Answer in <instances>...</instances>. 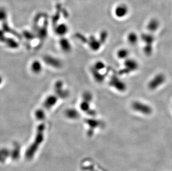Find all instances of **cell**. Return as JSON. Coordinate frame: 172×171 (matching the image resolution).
Listing matches in <instances>:
<instances>
[{
	"label": "cell",
	"mask_w": 172,
	"mask_h": 171,
	"mask_svg": "<svg viewBox=\"0 0 172 171\" xmlns=\"http://www.w3.org/2000/svg\"><path fill=\"white\" fill-rule=\"evenodd\" d=\"M132 108L135 111L144 115H149L152 113V108L148 104L139 101H134L132 104Z\"/></svg>",
	"instance_id": "1"
},
{
	"label": "cell",
	"mask_w": 172,
	"mask_h": 171,
	"mask_svg": "<svg viewBox=\"0 0 172 171\" xmlns=\"http://www.w3.org/2000/svg\"><path fill=\"white\" fill-rule=\"evenodd\" d=\"M159 27V23L157 22L156 21H152L148 25V29L150 31L154 32L158 29Z\"/></svg>",
	"instance_id": "10"
},
{
	"label": "cell",
	"mask_w": 172,
	"mask_h": 171,
	"mask_svg": "<svg viewBox=\"0 0 172 171\" xmlns=\"http://www.w3.org/2000/svg\"><path fill=\"white\" fill-rule=\"evenodd\" d=\"M1 82H2V78H1V76H0V84H1Z\"/></svg>",
	"instance_id": "13"
},
{
	"label": "cell",
	"mask_w": 172,
	"mask_h": 171,
	"mask_svg": "<svg viewBox=\"0 0 172 171\" xmlns=\"http://www.w3.org/2000/svg\"><path fill=\"white\" fill-rule=\"evenodd\" d=\"M105 65L103 62L99 61L97 62L96 63V64L95 65L94 68L96 69V70H97L98 71H100V70L104 69L105 68Z\"/></svg>",
	"instance_id": "12"
},
{
	"label": "cell",
	"mask_w": 172,
	"mask_h": 171,
	"mask_svg": "<svg viewBox=\"0 0 172 171\" xmlns=\"http://www.w3.org/2000/svg\"><path fill=\"white\" fill-rule=\"evenodd\" d=\"M127 39H128V41L130 44L132 45H134L138 42V37L136 33L134 32L130 33L128 36Z\"/></svg>",
	"instance_id": "8"
},
{
	"label": "cell",
	"mask_w": 172,
	"mask_h": 171,
	"mask_svg": "<svg viewBox=\"0 0 172 171\" xmlns=\"http://www.w3.org/2000/svg\"><path fill=\"white\" fill-rule=\"evenodd\" d=\"M92 73L94 76L95 79L97 81V82H103L105 77L103 74H101L100 72H99L98 70L94 68L92 70Z\"/></svg>",
	"instance_id": "9"
},
{
	"label": "cell",
	"mask_w": 172,
	"mask_h": 171,
	"mask_svg": "<svg viewBox=\"0 0 172 171\" xmlns=\"http://www.w3.org/2000/svg\"><path fill=\"white\" fill-rule=\"evenodd\" d=\"M142 39L146 43V46H152V44L154 41V39L153 36L147 35V34L143 35V36H142Z\"/></svg>",
	"instance_id": "6"
},
{
	"label": "cell",
	"mask_w": 172,
	"mask_h": 171,
	"mask_svg": "<svg viewBox=\"0 0 172 171\" xmlns=\"http://www.w3.org/2000/svg\"><path fill=\"white\" fill-rule=\"evenodd\" d=\"M166 80V76L163 74H156L149 82L148 88L150 90H156L165 82Z\"/></svg>",
	"instance_id": "3"
},
{
	"label": "cell",
	"mask_w": 172,
	"mask_h": 171,
	"mask_svg": "<svg viewBox=\"0 0 172 171\" xmlns=\"http://www.w3.org/2000/svg\"><path fill=\"white\" fill-rule=\"evenodd\" d=\"M129 55V51L126 49H120L117 53V56L118 58L121 60L127 59Z\"/></svg>",
	"instance_id": "7"
},
{
	"label": "cell",
	"mask_w": 172,
	"mask_h": 171,
	"mask_svg": "<svg viewBox=\"0 0 172 171\" xmlns=\"http://www.w3.org/2000/svg\"><path fill=\"white\" fill-rule=\"evenodd\" d=\"M144 52L146 56H150L153 52L152 46H145L144 48Z\"/></svg>",
	"instance_id": "11"
},
{
	"label": "cell",
	"mask_w": 172,
	"mask_h": 171,
	"mask_svg": "<svg viewBox=\"0 0 172 171\" xmlns=\"http://www.w3.org/2000/svg\"><path fill=\"white\" fill-rule=\"evenodd\" d=\"M128 12V8L125 5H120L117 7L115 10V15L119 17H123L126 15Z\"/></svg>",
	"instance_id": "5"
},
{
	"label": "cell",
	"mask_w": 172,
	"mask_h": 171,
	"mask_svg": "<svg viewBox=\"0 0 172 171\" xmlns=\"http://www.w3.org/2000/svg\"><path fill=\"white\" fill-rule=\"evenodd\" d=\"M109 84L120 92H124L127 89L126 84L116 75H113L111 77Z\"/></svg>",
	"instance_id": "4"
},
{
	"label": "cell",
	"mask_w": 172,
	"mask_h": 171,
	"mask_svg": "<svg viewBox=\"0 0 172 171\" xmlns=\"http://www.w3.org/2000/svg\"><path fill=\"white\" fill-rule=\"evenodd\" d=\"M138 63L134 59H127L124 62V68L119 71V74H126L138 70Z\"/></svg>",
	"instance_id": "2"
}]
</instances>
